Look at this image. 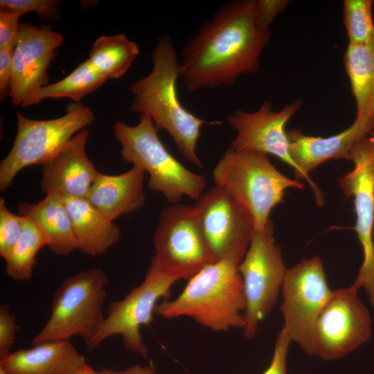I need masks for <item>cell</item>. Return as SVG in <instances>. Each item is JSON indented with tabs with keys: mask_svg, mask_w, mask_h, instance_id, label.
I'll return each instance as SVG.
<instances>
[{
	"mask_svg": "<svg viewBox=\"0 0 374 374\" xmlns=\"http://www.w3.org/2000/svg\"><path fill=\"white\" fill-rule=\"evenodd\" d=\"M271 220L262 228H254L248 250L238 265L246 299L244 336L253 338L260 322L269 314L287 269L280 247L275 242Z\"/></svg>",
	"mask_w": 374,
	"mask_h": 374,
	"instance_id": "obj_9",
	"label": "cell"
},
{
	"mask_svg": "<svg viewBox=\"0 0 374 374\" xmlns=\"http://www.w3.org/2000/svg\"><path fill=\"white\" fill-rule=\"evenodd\" d=\"M0 7L17 11L22 15L34 12L50 21L58 20L60 15V1L57 0H1Z\"/></svg>",
	"mask_w": 374,
	"mask_h": 374,
	"instance_id": "obj_29",
	"label": "cell"
},
{
	"mask_svg": "<svg viewBox=\"0 0 374 374\" xmlns=\"http://www.w3.org/2000/svg\"><path fill=\"white\" fill-rule=\"evenodd\" d=\"M22 15L0 7V48H14L19 33V19Z\"/></svg>",
	"mask_w": 374,
	"mask_h": 374,
	"instance_id": "obj_32",
	"label": "cell"
},
{
	"mask_svg": "<svg viewBox=\"0 0 374 374\" xmlns=\"http://www.w3.org/2000/svg\"><path fill=\"white\" fill-rule=\"evenodd\" d=\"M107 80L87 59L63 79L40 88L22 107L37 104L47 98H67L78 103Z\"/></svg>",
	"mask_w": 374,
	"mask_h": 374,
	"instance_id": "obj_25",
	"label": "cell"
},
{
	"mask_svg": "<svg viewBox=\"0 0 374 374\" xmlns=\"http://www.w3.org/2000/svg\"><path fill=\"white\" fill-rule=\"evenodd\" d=\"M151 55L150 72L128 87L134 97L130 109L139 115H148L158 132L165 130L170 135L187 161L203 168L196 151L201 128L221 122L198 118L181 103L177 91L181 66L170 36L159 38Z\"/></svg>",
	"mask_w": 374,
	"mask_h": 374,
	"instance_id": "obj_2",
	"label": "cell"
},
{
	"mask_svg": "<svg viewBox=\"0 0 374 374\" xmlns=\"http://www.w3.org/2000/svg\"><path fill=\"white\" fill-rule=\"evenodd\" d=\"M290 342L289 335L283 328L276 337L271 361L262 374H286L287 357Z\"/></svg>",
	"mask_w": 374,
	"mask_h": 374,
	"instance_id": "obj_33",
	"label": "cell"
},
{
	"mask_svg": "<svg viewBox=\"0 0 374 374\" xmlns=\"http://www.w3.org/2000/svg\"><path fill=\"white\" fill-rule=\"evenodd\" d=\"M17 130L11 150L0 163V190H5L24 168L42 165L94 119L92 109L71 103L66 114L48 120L28 118L17 113Z\"/></svg>",
	"mask_w": 374,
	"mask_h": 374,
	"instance_id": "obj_7",
	"label": "cell"
},
{
	"mask_svg": "<svg viewBox=\"0 0 374 374\" xmlns=\"http://www.w3.org/2000/svg\"><path fill=\"white\" fill-rule=\"evenodd\" d=\"M14 48H0V97L3 100L9 93L12 76Z\"/></svg>",
	"mask_w": 374,
	"mask_h": 374,
	"instance_id": "obj_34",
	"label": "cell"
},
{
	"mask_svg": "<svg viewBox=\"0 0 374 374\" xmlns=\"http://www.w3.org/2000/svg\"><path fill=\"white\" fill-rule=\"evenodd\" d=\"M154 258L179 280H190L213 262L195 206L177 203L161 210L153 233Z\"/></svg>",
	"mask_w": 374,
	"mask_h": 374,
	"instance_id": "obj_10",
	"label": "cell"
},
{
	"mask_svg": "<svg viewBox=\"0 0 374 374\" xmlns=\"http://www.w3.org/2000/svg\"><path fill=\"white\" fill-rule=\"evenodd\" d=\"M280 291L283 328L291 341L312 355L314 325L332 292L321 260L305 258L287 269Z\"/></svg>",
	"mask_w": 374,
	"mask_h": 374,
	"instance_id": "obj_13",
	"label": "cell"
},
{
	"mask_svg": "<svg viewBox=\"0 0 374 374\" xmlns=\"http://www.w3.org/2000/svg\"><path fill=\"white\" fill-rule=\"evenodd\" d=\"M99 374H154L156 373L152 363L146 365L135 364L127 369L116 371L112 369H103L98 371Z\"/></svg>",
	"mask_w": 374,
	"mask_h": 374,
	"instance_id": "obj_35",
	"label": "cell"
},
{
	"mask_svg": "<svg viewBox=\"0 0 374 374\" xmlns=\"http://www.w3.org/2000/svg\"><path fill=\"white\" fill-rule=\"evenodd\" d=\"M62 42V35L49 26L20 24L8 93L12 104L22 107L47 84L48 69Z\"/></svg>",
	"mask_w": 374,
	"mask_h": 374,
	"instance_id": "obj_15",
	"label": "cell"
},
{
	"mask_svg": "<svg viewBox=\"0 0 374 374\" xmlns=\"http://www.w3.org/2000/svg\"><path fill=\"white\" fill-rule=\"evenodd\" d=\"M344 64L356 103L357 118H374V42L348 44Z\"/></svg>",
	"mask_w": 374,
	"mask_h": 374,
	"instance_id": "obj_23",
	"label": "cell"
},
{
	"mask_svg": "<svg viewBox=\"0 0 374 374\" xmlns=\"http://www.w3.org/2000/svg\"><path fill=\"white\" fill-rule=\"evenodd\" d=\"M10 353L0 359L6 374H76L86 364L70 340L43 341Z\"/></svg>",
	"mask_w": 374,
	"mask_h": 374,
	"instance_id": "obj_19",
	"label": "cell"
},
{
	"mask_svg": "<svg viewBox=\"0 0 374 374\" xmlns=\"http://www.w3.org/2000/svg\"><path fill=\"white\" fill-rule=\"evenodd\" d=\"M0 374H6V373L3 372L1 369H0Z\"/></svg>",
	"mask_w": 374,
	"mask_h": 374,
	"instance_id": "obj_38",
	"label": "cell"
},
{
	"mask_svg": "<svg viewBox=\"0 0 374 374\" xmlns=\"http://www.w3.org/2000/svg\"><path fill=\"white\" fill-rule=\"evenodd\" d=\"M254 18V0L229 1L187 41L180 62L187 91L231 87L258 71L271 33L258 29Z\"/></svg>",
	"mask_w": 374,
	"mask_h": 374,
	"instance_id": "obj_1",
	"label": "cell"
},
{
	"mask_svg": "<svg viewBox=\"0 0 374 374\" xmlns=\"http://www.w3.org/2000/svg\"><path fill=\"white\" fill-rule=\"evenodd\" d=\"M374 127V118H355L347 129L330 136L306 135L300 130H287L290 153L297 166L294 173L296 180L305 179L311 187L316 204L321 206L323 195L310 173L318 166L330 159L350 161V152L359 141L369 135Z\"/></svg>",
	"mask_w": 374,
	"mask_h": 374,
	"instance_id": "obj_17",
	"label": "cell"
},
{
	"mask_svg": "<svg viewBox=\"0 0 374 374\" xmlns=\"http://www.w3.org/2000/svg\"><path fill=\"white\" fill-rule=\"evenodd\" d=\"M154 374H156V373H154Z\"/></svg>",
	"mask_w": 374,
	"mask_h": 374,
	"instance_id": "obj_39",
	"label": "cell"
},
{
	"mask_svg": "<svg viewBox=\"0 0 374 374\" xmlns=\"http://www.w3.org/2000/svg\"><path fill=\"white\" fill-rule=\"evenodd\" d=\"M195 207L213 262L227 260L238 266L254 230L250 213L217 184L197 199Z\"/></svg>",
	"mask_w": 374,
	"mask_h": 374,
	"instance_id": "obj_12",
	"label": "cell"
},
{
	"mask_svg": "<svg viewBox=\"0 0 374 374\" xmlns=\"http://www.w3.org/2000/svg\"><path fill=\"white\" fill-rule=\"evenodd\" d=\"M139 48L124 34L102 35L93 44L88 58L106 78L118 79L129 70Z\"/></svg>",
	"mask_w": 374,
	"mask_h": 374,
	"instance_id": "obj_24",
	"label": "cell"
},
{
	"mask_svg": "<svg viewBox=\"0 0 374 374\" xmlns=\"http://www.w3.org/2000/svg\"><path fill=\"white\" fill-rule=\"evenodd\" d=\"M109 279L100 268L92 267L66 278L55 292L50 317L34 337L32 344L70 340L78 335L87 347L105 317L103 307Z\"/></svg>",
	"mask_w": 374,
	"mask_h": 374,
	"instance_id": "obj_6",
	"label": "cell"
},
{
	"mask_svg": "<svg viewBox=\"0 0 374 374\" xmlns=\"http://www.w3.org/2000/svg\"><path fill=\"white\" fill-rule=\"evenodd\" d=\"M353 168L338 179L346 197H353L356 214L355 231L360 242L363 261L353 283L364 289L374 308V138L368 135L350 152Z\"/></svg>",
	"mask_w": 374,
	"mask_h": 374,
	"instance_id": "obj_14",
	"label": "cell"
},
{
	"mask_svg": "<svg viewBox=\"0 0 374 374\" xmlns=\"http://www.w3.org/2000/svg\"><path fill=\"white\" fill-rule=\"evenodd\" d=\"M301 105L302 101L298 99L282 109L274 111L271 102L264 101L253 112L234 111L226 118L228 124L236 133L229 148L272 154L291 166L295 172L297 166L290 153L285 127Z\"/></svg>",
	"mask_w": 374,
	"mask_h": 374,
	"instance_id": "obj_16",
	"label": "cell"
},
{
	"mask_svg": "<svg viewBox=\"0 0 374 374\" xmlns=\"http://www.w3.org/2000/svg\"><path fill=\"white\" fill-rule=\"evenodd\" d=\"M178 280L153 257L143 283L132 288L121 300L109 302L107 316L87 350L91 351L107 339L118 335L127 350L144 358L148 357V348L143 340L141 328L152 322L159 301L169 299L172 287Z\"/></svg>",
	"mask_w": 374,
	"mask_h": 374,
	"instance_id": "obj_8",
	"label": "cell"
},
{
	"mask_svg": "<svg viewBox=\"0 0 374 374\" xmlns=\"http://www.w3.org/2000/svg\"><path fill=\"white\" fill-rule=\"evenodd\" d=\"M255 24L263 31H270L269 26L276 17L286 8L288 0H254Z\"/></svg>",
	"mask_w": 374,
	"mask_h": 374,
	"instance_id": "obj_31",
	"label": "cell"
},
{
	"mask_svg": "<svg viewBox=\"0 0 374 374\" xmlns=\"http://www.w3.org/2000/svg\"><path fill=\"white\" fill-rule=\"evenodd\" d=\"M24 217L21 238L4 259L7 276L18 281L32 278L36 256L42 247L46 246V239L35 223L30 218Z\"/></svg>",
	"mask_w": 374,
	"mask_h": 374,
	"instance_id": "obj_26",
	"label": "cell"
},
{
	"mask_svg": "<svg viewBox=\"0 0 374 374\" xmlns=\"http://www.w3.org/2000/svg\"><path fill=\"white\" fill-rule=\"evenodd\" d=\"M62 196L71 217L79 250L95 257L105 253L120 240V228L85 198Z\"/></svg>",
	"mask_w": 374,
	"mask_h": 374,
	"instance_id": "obj_22",
	"label": "cell"
},
{
	"mask_svg": "<svg viewBox=\"0 0 374 374\" xmlns=\"http://www.w3.org/2000/svg\"><path fill=\"white\" fill-rule=\"evenodd\" d=\"M151 118L141 114L136 125L118 121L113 134L121 145L122 159L149 174L148 186L161 193L172 204L184 196L197 199L206 186V179L183 166L163 145Z\"/></svg>",
	"mask_w": 374,
	"mask_h": 374,
	"instance_id": "obj_4",
	"label": "cell"
},
{
	"mask_svg": "<svg viewBox=\"0 0 374 374\" xmlns=\"http://www.w3.org/2000/svg\"><path fill=\"white\" fill-rule=\"evenodd\" d=\"M19 329L9 304L0 306V359L4 358L13 347Z\"/></svg>",
	"mask_w": 374,
	"mask_h": 374,
	"instance_id": "obj_30",
	"label": "cell"
},
{
	"mask_svg": "<svg viewBox=\"0 0 374 374\" xmlns=\"http://www.w3.org/2000/svg\"><path fill=\"white\" fill-rule=\"evenodd\" d=\"M246 299L238 266L227 260L208 264L188 280L175 299L159 302L155 314L193 319L215 332L244 329Z\"/></svg>",
	"mask_w": 374,
	"mask_h": 374,
	"instance_id": "obj_3",
	"label": "cell"
},
{
	"mask_svg": "<svg viewBox=\"0 0 374 374\" xmlns=\"http://www.w3.org/2000/svg\"><path fill=\"white\" fill-rule=\"evenodd\" d=\"M358 291L353 285L332 290L314 325L312 355L339 359L371 339V317Z\"/></svg>",
	"mask_w": 374,
	"mask_h": 374,
	"instance_id": "obj_11",
	"label": "cell"
},
{
	"mask_svg": "<svg viewBox=\"0 0 374 374\" xmlns=\"http://www.w3.org/2000/svg\"><path fill=\"white\" fill-rule=\"evenodd\" d=\"M89 131L84 129L42 164L40 181L46 194L85 198L99 172L87 155Z\"/></svg>",
	"mask_w": 374,
	"mask_h": 374,
	"instance_id": "obj_18",
	"label": "cell"
},
{
	"mask_svg": "<svg viewBox=\"0 0 374 374\" xmlns=\"http://www.w3.org/2000/svg\"><path fill=\"white\" fill-rule=\"evenodd\" d=\"M343 19L348 44H365L374 42L372 0H345Z\"/></svg>",
	"mask_w": 374,
	"mask_h": 374,
	"instance_id": "obj_27",
	"label": "cell"
},
{
	"mask_svg": "<svg viewBox=\"0 0 374 374\" xmlns=\"http://www.w3.org/2000/svg\"><path fill=\"white\" fill-rule=\"evenodd\" d=\"M145 171L136 166L119 175L98 173L85 199L112 221L145 204Z\"/></svg>",
	"mask_w": 374,
	"mask_h": 374,
	"instance_id": "obj_20",
	"label": "cell"
},
{
	"mask_svg": "<svg viewBox=\"0 0 374 374\" xmlns=\"http://www.w3.org/2000/svg\"><path fill=\"white\" fill-rule=\"evenodd\" d=\"M215 184L230 193L251 215L254 228L270 220L272 209L284 202L285 190L304 185L281 173L267 154L228 148L213 170Z\"/></svg>",
	"mask_w": 374,
	"mask_h": 374,
	"instance_id": "obj_5",
	"label": "cell"
},
{
	"mask_svg": "<svg viewBox=\"0 0 374 374\" xmlns=\"http://www.w3.org/2000/svg\"><path fill=\"white\" fill-rule=\"evenodd\" d=\"M25 217L12 213L0 198V256L5 259L19 240L23 232Z\"/></svg>",
	"mask_w": 374,
	"mask_h": 374,
	"instance_id": "obj_28",
	"label": "cell"
},
{
	"mask_svg": "<svg viewBox=\"0 0 374 374\" xmlns=\"http://www.w3.org/2000/svg\"><path fill=\"white\" fill-rule=\"evenodd\" d=\"M369 136H372V137L374 138V127H373V129L372 130V131L370 132Z\"/></svg>",
	"mask_w": 374,
	"mask_h": 374,
	"instance_id": "obj_37",
	"label": "cell"
},
{
	"mask_svg": "<svg viewBox=\"0 0 374 374\" xmlns=\"http://www.w3.org/2000/svg\"><path fill=\"white\" fill-rule=\"evenodd\" d=\"M18 212L35 223L46 246L55 254L66 256L78 249L71 217L60 194L48 193L35 204L19 203Z\"/></svg>",
	"mask_w": 374,
	"mask_h": 374,
	"instance_id": "obj_21",
	"label": "cell"
},
{
	"mask_svg": "<svg viewBox=\"0 0 374 374\" xmlns=\"http://www.w3.org/2000/svg\"><path fill=\"white\" fill-rule=\"evenodd\" d=\"M76 374H99V373L86 363L80 368Z\"/></svg>",
	"mask_w": 374,
	"mask_h": 374,
	"instance_id": "obj_36",
	"label": "cell"
}]
</instances>
